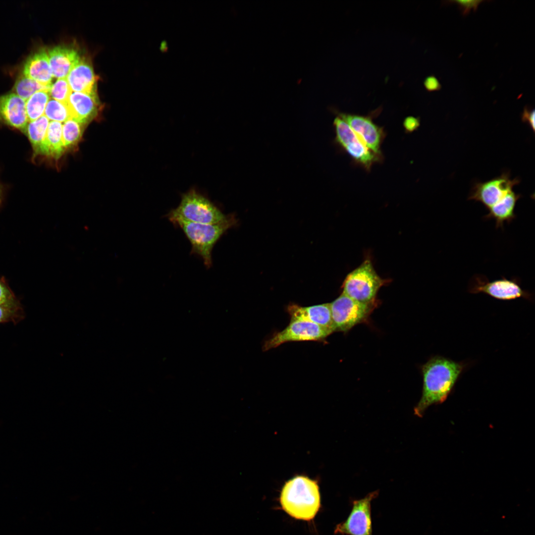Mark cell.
<instances>
[{
	"label": "cell",
	"mask_w": 535,
	"mask_h": 535,
	"mask_svg": "<svg viewBox=\"0 0 535 535\" xmlns=\"http://www.w3.org/2000/svg\"><path fill=\"white\" fill-rule=\"evenodd\" d=\"M49 123V120L44 114L28 123L26 133L36 155L41 154Z\"/></svg>",
	"instance_id": "cell-21"
},
{
	"label": "cell",
	"mask_w": 535,
	"mask_h": 535,
	"mask_svg": "<svg viewBox=\"0 0 535 535\" xmlns=\"http://www.w3.org/2000/svg\"><path fill=\"white\" fill-rule=\"evenodd\" d=\"M349 125L365 145L375 154L380 156V145L384 137L382 129L369 116L350 113L339 115Z\"/></svg>",
	"instance_id": "cell-12"
},
{
	"label": "cell",
	"mask_w": 535,
	"mask_h": 535,
	"mask_svg": "<svg viewBox=\"0 0 535 535\" xmlns=\"http://www.w3.org/2000/svg\"><path fill=\"white\" fill-rule=\"evenodd\" d=\"M465 365L449 358L436 356L422 368L423 387L422 397L415 408L417 416L423 415L430 405L443 402L451 392Z\"/></svg>",
	"instance_id": "cell-1"
},
{
	"label": "cell",
	"mask_w": 535,
	"mask_h": 535,
	"mask_svg": "<svg viewBox=\"0 0 535 535\" xmlns=\"http://www.w3.org/2000/svg\"><path fill=\"white\" fill-rule=\"evenodd\" d=\"M420 123L419 118L413 116H408L404 120V126L408 132H413L419 127Z\"/></svg>",
	"instance_id": "cell-32"
},
{
	"label": "cell",
	"mask_w": 535,
	"mask_h": 535,
	"mask_svg": "<svg viewBox=\"0 0 535 535\" xmlns=\"http://www.w3.org/2000/svg\"><path fill=\"white\" fill-rule=\"evenodd\" d=\"M167 47L166 43L164 42H162L160 46V49H161L162 50H165L167 49Z\"/></svg>",
	"instance_id": "cell-33"
},
{
	"label": "cell",
	"mask_w": 535,
	"mask_h": 535,
	"mask_svg": "<svg viewBox=\"0 0 535 535\" xmlns=\"http://www.w3.org/2000/svg\"><path fill=\"white\" fill-rule=\"evenodd\" d=\"M166 216L175 226L182 230L191 245V254L201 258L207 268L212 266V252L214 245L237 223L233 215L227 221L214 224L188 221L169 213Z\"/></svg>",
	"instance_id": "cell-3"
},
{
	"label": "cell",
	"mask_w": 535,
	"mask_h": 535,
	"mask_svg": "<svg viewBox=\"0 0 535 535\" xmlns=\"http://www.w3.org/2000/svg\"><path fill=\"white\" fill-rule=\"evenodd\" d=\"M18 302L7 285L0 281V304H14Z\"/></svg>",
	"instance_id": "cell-29"
},
{
	"label": "cell",
	"mask_w": 535,
	"mask_h": 535,
	"mask_svg": "<svg viewBox=\"0 0 535 535\" xmlns=\"http://www.w3.org/2000/svg\"><path fill=\"white\" fill-rule=\"evenodd\" d=\"M329 305L333 331L346 332L364 321L376 304L362 303L342 293Z\"/></svg>",
	"instance_id": "cell-6"
},
{
	"label": "cell",
	"mask_w": 535,
	"mask_h": 535,
	"mask_svg": "<svg viewBox=\"0 0 535 535\" xmlns=\"http://www.w3.org/2000/svg\"><path fill=\"white\" fill-rule=\"evenodd\" d=\"M44 115L52 121L65 122L71 118L67 104L53 99L49 100L46 106Z\"/></svg>",
	"instance_id": "cell-25"
},
{
	"label": "cell",
	"mask_w": 535,
	"mask_h": 535,
	"mask_svg": "<svg viewBox=\"0 0 535 535\" xmlns=\"http://www.w3.org/2000/svg\"><path fill=\"white\" fill-rule=\"evenodd\" d=\"M62 124L51 121L47 129L46 137L42 150V155L55 159L59 158L65 151L62 136Z\"/></svg>",
	"instance_id": "cell-20"
},
{
	"label": "cell",
	"mask_w": 535,
	"mask_h": 535,
	"mask_svg": "<svg viewBox=\"0 0 535 535\" xmlns=\"http://www.w3.org/2000/svg\"><path fill=\"white\" fill-rule=\"evenodd\" d=\"M1 196H2L1 190V189L0 188V203H1V198H2Z\"/></svg>",
	"instance_id": "cell-34"
},
{
	"label": "cell",
	"mask_w": 535,
	"mask_h": 535,
	"mask_svg": "<svg viewBox=\"0 0 535 535\" xmlns=\"http://www.w3.org/2000/svg\"><path fill=\"white\" fill-rule=\"evenodd\" d=\"M0 121L26 133V101L15 93L0 96Z\"/></svg>",
	"instance_id": "cell-13"
},
{
	"label": "cell",
	"mask_w": 535,
	"mask_h": 535,
	"mask_svg": "<svg viewBox=\"0 0 535 535\" xmlns=\"http://www.w3.org/2000/svg\"><path fill=\"white\" fill-rule=\"evenodd\" d=\"M49 100L50 92L40 91L34 94L26 101V111L29 122L43 115Z\"/></svg>",
	"instance_id": "cell-22"
},
{
	"label": "cell",
	"mask_w": 535,
	"mask_h": 535,
	"mask_svg": "<svg viewBox=\"0 0 535 535\" xmlns=\"http://www.w3.org/2000/svg\"><path fill=\"white\" fill-rule=\"evenodd\" d=\"M51 88L23 75L16 81L14 89L15 94L26 101L35 93L40 91L50 92Z\"/></svg>",
	"instance_id": "cell-24"
},
{
	"label": "cell",
	"mask_w": 535,
	"mask_h": 535,
	"mask_svg": "<svg viewBox=\"0 0 535 535\" xmlns=\"http://www.w3.org/2000/svg\"><path fill=\"white\" fill-rule=\"evenodd\" d=\"M48 54L53 76L58 79L66 78L80 60L77 52L63 46L55 47L50 50Z\"/></svg>",
	"instance_id": "cell-16"
},
{
	"label": "cell",
	"mask_w": 535,
	"mask_h": 535,
	"mask_svg": "<svg viewBox=\"0 0 535 535\" xmlns=\"http://www.w3.org/2000/svg\"><path fill=\"white\" fill-rule=\"evenodd\" d=\"M332 332L327 328L313 323L291 320L285 328L273 334L265 342L263 350L268 351L287 342L322 340Z\"/></svg>",
	"instance_id": "cell-7"
},
{
	"label": "cell",
	"mask_w": 535,
	"mask_h": 535,
	"mask_svg": "<svg viewBox=\"0 0 535 535\" xmlns=\"http://www.w3.org/2000/svg\"><path fill=\"white\" fill-rule=\"evenodd\" d=\"M469 292L473 294L483 293L497 300L508 301L524 298L531 301L532 296L524 290L516 278L502 277L493 281L476 277Z\"/></svg>",
	"instance_id": "cell-10"
},
{
	"label": "cell",
	"mask_w": 535,
	"mask_h": 535,
	"mask_svg": "<svg viewBox=\"0 0 535 535\" xmlns=\"http://www.w3.org/2000/svg\"><path fill=\"white\" fill-rule=\"evenodd\" d=\"M85 124L70 118L62 126V140L66 150L74 147L81 139Z\"/></svg>",
	"instance_id": "cell-23"
},
{
	"label": "cell",
	"mask_w": 535,
	"mask_h": 535,
	"mask_svg": "<svg viewBox=\"0 0 535 535\" xmlns=\"http://www.w3.org/2000/svg\"><path fill=\"white\" fill-rule=\"evenodd\" d=\"M519 183V179H511L508 172H504L487 181L475 183L468 199L481 203L488 210Z\"/></svg>",
	"instance_id": "cell-11"
},
{
	"label": "cell",
	"mask_w": 535,
	"mask_h": 535,
	"mask_svg": "<svg viewBox=\"0 0 535 535\" xmlns=\"http://www.w3.org/2000/svg\"><path fill=\"white\" fill-rule=\"evenodd\" d=\"M337 143L357 163L369 169L380 158L369 149L346 122L339 116L334 121Z\"/></svg>",
	"instance_id": "cell-9"
},
{
	"label": "cell",
	"mask_w": 535,
	"mask_h": 535,
	"mask_svg": "<svg viewBox=\"0 0 535 535\" xmlns=\"http://www.w3.org/2000/svg\"><path fill=\"white\" fill-rule=\"evenodd\" d=\"M483 1H484L482 0H450L447 1V2L457 4L459 9L461 10L462 15L466 16L472 10L474 11H477L479 5Z\"/></svg>",
	"instance_id": "cell-28"
},
{
	"label": "cell",
	"mask_w": 535,
	"mask_h": 535,
	"mask_svg": "<svg viewBox=\"0 0 535 535\" xmlns=\"http://www.w3.org/2000/svg\"><path fill=\"white\" fill-rule=\"evenodd\" d=\"M24 317L19 302L14 304H0V323L13 322L16 323Z\"/></svg>",
	"instance_id": "cell-26"
},
{
	"label": "cell",
	"mask_w": 535,
	"mask_h": 535,
	"mask_svg": "<svg viewBox=\"0 0 535 535\" xmlns=\"http://www.w3.org/2000/svg\"><path fill=\"white\" fill-rule=\"evenodd\" d=\"M378 495L377 491L365 497L354 500L347 519L337 525L334 533L342 535H372L371 501Z\"/></svg>",
	"instance_id": "cell-8"
},
{
	"label": "cell",
	"mask_w": 535,
	"mask_h": 535,
	"mask_svg": "<svg viewBox=\"0 0 535 535\" xmlns=\"http://www.w3.org/2000/svg\"><path fill=\"white\" fill-rule=\"evenodd\" d=\"M282 509L296 519L310 521L321 507V495L317 480L296 475L285 482L279 498Z\"/></svg>",
	"instance_id": "cell-2"
},
{
	"label": "cell",
	"mask_w": 535,
	"mask_h": 535,
	"mask_svg": "<svg viewBox=\"0 0 535 535\" xmlns=\"http://www.w3.org/2000/svg\"><path fill=\"white\" fill-rule=\"evenodd\" d=\"M426 90L429 92L436 91L441 89V85L434 75L428 76L424 82Z\"/></svg>",
	"instance_id": "cell-31"
},
{
	"label": "cell",
	"mask_w": 535,
	"mask_h": 535,
	"mask_svg": "<svg viewBox=\"0 0 535 535\" xmlns=\"http://www.w3.org/2000/svg\"><path fill=\"white\" fill-rule=\"evenodd\" d=\"M521 195L516 194L513 190L509 191L503 198L488 210V214L484 217L493 219L496 228H502L505 222L510 223L516 217L515 208L517 201Z\"/></svg>",
	"instance_id": "cell-19"
},
{
	"label": "cell",
	"mask_w": 535,
	"mask_h": 535,
	"mask_svg": "<svg viewBox=\"0 0 535 535\" xmlns=\"http://www.w3.org/2000/svg\"><path fill=\"white\" fill-rule=\"evenodd\" d=\"M67 105L71 117L86 124L97 115L99 104L96 94L72 91Z\"/></svg>",
	"instance_id": "cell-15"
},
{
	"label": "cell",
	"mask_w": 535,
	"mask_h": 535,
	"mask_svg": "<svg viewBox=\"0 0 535 535\" xmlns=\"http://www.w3.org/2000/svg\"><path fill=\"white\" fill-rule=\"evenodd\" d=\"M535 109L528 107H525L521 115V119L524 123H526L531 127L533 132H535Z\"/></svg>",
	"instance_id": "cell-30"
},
{
	"label": "cell",
	"mask_w": 535,
	"mask_h": 535,
	"mask_svg": "<svg viewBox=\"0 0 535 535\" xmlns=\"http://www.w3.org/2000/svg\"><path fill=\"white\" fill-rule=\"evenodd\" d=\"M168 213L188 221L209 224L224 222L233 216L225 214L208 198L195 189L183 194L178 206Z\"/></svg>",
	"instance_id": "cell-4"
},
{
	"label": "cell",
	"mask_w": 535,
	"mask_h": 535,
	"mask_svg": "<svg viewBox=\"0 0 535 535\" xmlns=\"http://www.w3.org/2000/svg\"><path fill=\"white\" fill-rule=\"evenodd\" d=\"M71 90L66 78H58L52 85L50 95L59 102L67 104Z\"/></svg>",
	"instance_id": "cell-27"
},
{
	"label": "cell",
	"mask_w": 535,
	"mask_h": 535,
	"mask_svg": "<svg viewBox=\"0 0 535 535\" xmlns=\"http://www.w3.org/2000/svg\"><path fill=\"white\" fill-rule=\"evenodd\" d=\"M388 282L380 277L371 260L366 259L346 276L342 285V293L362 303L376 304L379 289Z\"/></svg>",
	"instance_id": "cell-5"
},
{
	"label": "cell",
	"mask_w": 535,
	"mask_h": 535,
	"mask_svg": "<svg viewBox=\"0 0 535 535\" xmlns=\"http://www.w3.org/2000/svg\"><path fill=\"white\" fill-rule=\"evenodd\" d=\"M287 311L291 320H299L323 326L333 331L329 303L302 307L296 304L288 306Z\"/></svg>",
	"instance_id": "cell-14"
},
{
	"label": "cell",
	"mask_w": 535,
	"mask_h": 535,
	"mask_svg": "<svg viewBox=\"0 0 535 535\" xmlns=\"http://www.w3.org/2000/svg\"><path fill=\"white\" fill-rule=\"evenodd\" d=\"M23 75L47 87L52 86L53 75L48 53L41 49L28 57L23 67Z\"/></svg>",
	"instance_id": "cell-17"
},
{
	"label": "cell",
	"mask_w": 535,
	"mask_h": 535,
	"mask_svg": "<svg viewBox=\"0 0 535 535\" xmlns=\"http://www.w3.org/2000/svg\"><path fill=\"white\" fill-rule=\"evenodd\" d=\"M72 91L85 94H96V77L90 63L83 59L72 69L66 77Z\"/></svg>",
	"instance_id": "cell-18"
}]
</instances>
